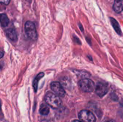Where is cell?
Segmentation results:
<instances>
[{
  "label": "cell",
  "mask_w": 123,
  "mask_h": 122,
  "mask_svg": "<svg viewBox=\"0 0 123 122\" xmlns=\"http://www.w3.org/2000/svg\"><path fill=\"white\" fill-rule=\"evenodd\" d=\"M44 100L49 106L54 109L58 108L62 104V101L60 96L52 92H48L46 93L44 97Z\"/></svg>",
  "instance_id": "1"
},
{
  "label": "cell",
  "mask_w": 123,
  "mask_h": 122,
  "mask_svg": "<svg viewBox=\"0 0 123 122\" xmlns=\"http://www.w3.org/2000/svg\"><path fill=\"white\" fill-rule=\"evenodd\" d=\"M25 31L26 35L32 41L37 40L38 35L37 33L36 26L31 21H27L25 24Z\"/></svg>",
  "instance_id": "2"
},
{
  "label": "cell",
  "mask_w": 123,
  "mask_h": 122,
  "mask_svg": "<svg viewBox=\"0 0 123 122\" xmlns=\"http://www.w3.org/2000/svg\"><path fill=\"white\" fill-rule=\"evenodd\" d=\"M78 84L82 90L87 93L92 92L96 87L94 83L88 78H84L80 80Z\"/></svg>",
  "instance_id": "3"
},
{
  "label": "cell",
  "mask_w": 123,
  "mask_h": 122,
  "mask_svg": "<svg viewBox=\"0 0 123 122\" xmlns=\"http://www.w3.org/2000/svg\"><path fill=\"white\" fill-rule=\"evenodd\" d=\"M80 120L84 122H96V118L94 114L89 110H84L80 111L78 114Z\"/></svg>",
  "instance_id": "4"
},
{
  "label": "cell",
  "mask_w": 123,
  "mask_h": 122,
  "mask_svg": "<svg viewBox=\"0 0 123 122\" xmlns=\"http://www.w3.org/2000/svg\"><path fill=\"white\" fill-rule=\"evenodd\" d=\"M96 92L99 97H103L109 91V86L106 83L98 82L96 84L95 87Z\"/></svg>",
  "instance_id": "5"
},
{
  "label": "cell",
  "mask_w": 123,
  "mask_h": 122,
  "mask_svg": "<svg viewBox=\"0 0 123 122\" xmlns=\"http://www.w3.org/2000/svg\"><path fill=\"white\" fill-rule=\"evenodd\" d=\"M50 88H51L52 90L54 92V93H55L58 96L62 98L65 96L66 92H65L62 85L59 82L54 81V82L50 84Z\"/></svg>",
  "instance_id": "6"
},
{
  "label": "cell",
  "mask_w": 123,
  "mask_h": 122,
  "mask_svg": "<svg viewBox=\"0 0 123 122\" xmlns=\"http://www.w3.org/2000/svg\"><path fill=\"white\" fill-rule=\"evenodd\" d=\"M113 9L117 13H120L123 11V0H115Z\"/></svg>",
  "instance_id": "7"
},
{
  "label": "cell",
  "mask_w": 123,
  "mask_h": 122,
  "mask_svg": "<svg viewBox=\"0 0 123 122\" xmlns=\"http://www.w3.org/2000/svg\"><path fill=\"white\" fill-rule=\"evenodd\" d=\"M6 33L7 37L12 41H16L17 39H18V35H17L16 32L14 29L10 28L6 30Z\"/></svg>",
  "instance_id": "8"
},
{
  "label": "cell",
  "mask_w": 123,
  "mask_h": 122,
  "mask_svg": "<svg viewBox=\"0 0 123 122\" xmlns=\"http://www.w3.org/2000/svg\"><path fill=\"white\" fill-rule=\"evenodd\" d=\"M110 21H111V22L112 25V26L114 27L115 31L117 32L118 34H119L121 35V29H120V25H119V23H118V22L115 19H114L113 17L110 18Z\"/></svg>",
  "instance_id": "9"
},
{
  "label": "cell",
  "mask_w": 123,
  "mask_h": 122,
  "mask_svg": "<svg viewBox=\"0 0 123 122\" xmlns=\"http://www.w3.org/2000/svg\"><path fill=\"white\" fill-rule=\"evenodd\" d=\"M44 74L43 72H40V74H38L37 76L36 77V78H34L33 81V83H32V86H33L34 90L35 92H37V88H38V83L39 81V80H40L42 78H43L44 77Z\"/></svg>",
  "instance_id": "10"
},
{
  "label": "cell",
  "mask_w": 123,
  "mask_h": 122,
  "mask_svg": "<svg viewBox=\"0 0 123 122\" xmlns=\"http://www.w3.org/2000/svg\"><path fill=\"white\" fill-rule=\"evenodd\" d=\"M49 105L48 104H42L40 106L39 112L43 116H46L49 113Z\"/></svg>",
  "instance_id": "11"
},
{
  "label": "cell",
  "mask_w": 123,
  "mask_h": 122,
  "mask_svg": "<svg viewBox=\"0 0 123 122\" xmlns=\"http://www.w3.org/2000/svg\"><path fill=\"white\" fill-rule=\"evenodd\" d=\"M1 25L2 27H6L9 24V19L8 17L4 13L1 14Z\"/></svg>",
  "instance_id": "12"
},
{
  "label": "cell",
  "mask_w": 123,
  "mask_h": 122,
  "mask_svg": "<svg viewBox=\"0 0 123 122\" xmlns=\"http://www.w3.org/2000/svg\"><path fill=\"white\" fill-rule=\"evenodd\" d=\"M74 72L76 73L77 75H78L79 77L83 78H86V77H90V74H89L87 72H84V71H74Z\"/></svg>",
  "instance_id": "13"
},
{
  "label": "cell",
  "mask_w": 123,
  "mask_h": 122,
  "mask_svg": "<svg viewBox=\"0 0 123 122\" xmlns=\"http://www.w3.org/2000/svg\"><path fill=\"white\" fill-rule=\"evenodd\" d=\"M10 0H0V2L5 5H8L10 3Z\"/></svg>",
  "instance_id": "14"
},
{
  "label": "cell",
  "mask_w": 123,
  "mask_h": 122,
  "mask_svg": "<svg viewBox=\"0 0 123 122\" xmlns=\"http://www.w3.org/2000/svg\"><path fill=\"white\" fill-rule=\"evenodd\" d=\"M104 122H116L113 119H106Z\"/></svg>",
  "instance_id": "15"
},
{
  "label": "cell",
  "mask_w": 123,
  "mask_h": 122,
  "mask_svg": "<svg viewBox=\"0 0 123 122\" xmlns=\"http://www.w3.org/2000/svg\"><path fill=\"white\" fill-rule=\"evenodd\" d=\"M72 122H82V121H81V120H73Z\"/></svg>",
  "instance_id": "16"
},
{
  "label": "cell",
  "mask_w": 123,
  "mask_h": 122,
  "mask_svg": "<svg viewBox=\"0 0 123 122\" xmlns=\"http://www.w3.org/2000/svg\"><path fill=\"white\" fill-rule=\"evenodd\" d=\"M120 105H121V106L123 108V99H121V102H120Z\"/></svg>",
  "instance_id": "17"
},
{
  "label": "cell",
  "mask_w": 123,
  "mask_h": 122,
  "mask_svg": "<svg viewBox=\"0 0 123 122\" xmlns=\"http://www.w3.org/2000/svg\"><path fill=\"white\" fill-rule=\"evenodd\" d=\"M79 26H80V30H81V31H84V29H83V28H82V26H81V25H80V24H79Z\"/></svg>",
  "instance_id": "18"
},
{
  "label": "cell",
  "mask_w": 123,
  "mask_h": 122,
  "mask_svg": "<svg viewBox=\"0 0 123 122\" xmlns=\"http://www.w3.org/2000/svg\"><path fill=\"white\" fill-rule=\"evenodd\" d=\"M26 1H28V2H31V0H26Z\"/></svg>",
  "instance_id": "19"
},
{
  "label": "cell",
  "mask_w": 123,
  "mask_h": 122,
  "mask_svg": "<svg viewBox=\"0 0 123 122\" xmlns=\"http://www.w3.org/2000/svg\"><path fill=\"white\" fill-rule=\"evenodd\" d=\"M4 122H7V121H4Z\"/></svg>",
  "instance_id": "20"
}]
</instances>
